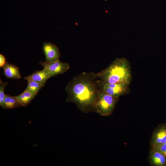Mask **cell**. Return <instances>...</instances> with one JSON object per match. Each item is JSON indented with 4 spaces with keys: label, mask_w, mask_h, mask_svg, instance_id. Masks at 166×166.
I'll return each instance as SVG.
<instances>
[{
    "label": "cell",
    "mask_w": 166,
    "mask_h": 166,
    "mask_svg": "<svg viewBox=\"0 0 166 166\" xmlns=\"http://www.w3.org/2000/svg\"><path fill=\"white\" fill-rule=\"evenodd\" d=\"M98 82L96 73L93 72H83L75 77L65 88L66 101L74 103L83 113L95 112Z\"/></svg>",
    "instance_id": "1"
},
{
    "label": "cell",
    "mask_w": 166,
    "mask_h": 166,
    "mask_svg": "<svg viewBox=\"0 0 166 166\" xmlns=\"http://www.w3.org/2000/svg\"><path fill=\"white\" fill-rule=\"evenodd\" d=\"M96 74L100 81L109 83L129 85L132 79L130 63L124 57L116 58L108 66Z\"/></svg>",
    "instance_id": "2"
},
{
    "label": "cell",
    "mask_w": 166,
    "mask_h": 166,
    "mask_svg": "<svg viewBox=\"0 0 166 166\" xmlns=\"http://www.w3.org/2000/svg\"><path fill=\"white\" fill-rule=\"evenodd\" d=\"M118 99L99 89L95 104V112L102 116L111 115Z\"/></svg>",
    "instance_id": "3"
},
{
    "label": "cell",
    "mask_w": 166,
    "mask_h": 166,
    "mask_svg": "<svg viewBox=\"0 0 166 166\" xmlns=\"http://www.w3.org/2000/svg\"><path fill=\"white\" fill-rule=\"evenodd\" d=\"M129 85L123 84L105 83L100 81L99 79V89L107 94L117 98L129 92Z\"/></svg>",
    "instance_id": "4"
},
{
    "label": "cell",
    "mask_w": 166,
    "mask_h": 166,
    "mask_svg": "<svg viewBox=\"0 0 166 166\" xmlns=\"http://www.w3.org/2000/svg\"><path fill=\"white\" fill-rule=\"evenodd\" d=\"M39 64L49 73L50 77L63 73L69 68L68 63L62 62L59 59L50 62L41 61Z\"/></svg>",
    "instance_id": "5"
},
{
    "label": "cell",
    "mask_w": 166,
    "mask_h": 166,
    "mask_svg": "<svg viewBox=\"0 0 166 166\" xmlns=\"http://www.w3.org/2000/svg\"><path fill=\"white\" fill-rule=\"evenodd\" d=\"M43 51L45 56V61L50 62L59 59L61 53L55 45L49 42L43 44Z\"/></svg>",
    "instance_id": "6"
},
{
    "label": "cell",
    "mask_w": 166,
    "mask_h": 166,
    "mask_svg": "<svg viewBox=\"0 0 166 166\" xmlns=\"http://www.w3.org/2000/svg\"><path fill=\"white\" fill-rule=\"evenodd\" d=\"M150 147L166 143V125L159 126L154 131L150 141Z\"/></svg>",
    "instance_id": "7"
},
{
    "label": "cell",
    "mask_w": 166,
    "mask_h": 166,
    "mask_svg": "<svg viewBox=\"0 0 166 166\" xmlns=\"http://www.w3.org/2000/svg\"><path fill=\"white\" fill-rule=\"evenodd\" d=\"M148 161L152 166H166V158L161 152L152 148L149 151Z\"/></svg>",
    "instance_id": "8"
},
{
    "label": "cell",
    "mask_w": 166,
    "mask_h": 166,
    "mask_svg": "<svg viewBox=\"0 0 166 166\" xmlns=\"http://www.w3.org/2000/svg\"><path fill=\"white\" fill-rule=\"evenodd\" d=\"M50 77L49 73L44 69L42 70L37 71L24 78L26 80L30 79L44 86L47 80Z\"/></svg>",
    "instance_id": "9"
},
{
    "label": "cell",
    "mask_w": 166,
    "mask_h": 166,
    "mask_svg": "<svg viewBox=\"0 0 166 166\" xmlns=\"http://www.w3.org/2000/svg\"><path fill=\"white\" fill-rule=\"evenodd\" d=\"M2 68L3 69L4 74L6 78L14 79L21 78L20 72L17 66L6 62Z\"/></svg>",
    "instance_id": "10"
},
{
    "label": "cell",
    "mask_w": 166,
    "mask_h": 166,
    "mask_svg": "<svg viewBox=\"0 0 166 166\" xmlns=\"http://www.w3.org/2000/svg\"><path fill=\"white\" fill-rule=\"evenodd\" d=\"M22 106V105L15 96L6 95L2 107L4 109H10Z\"/></svg>",
    "instance_id": "11"
},
{
    "label": "cell",
    "mask_w": 166,
    "mask_h": 166,
    "mask_svg": "<svg viewBox=\"0 0 166 166\" xmlns=\"http://www.w3.org/2000/svg\"><path fill=\"white\" fill-rule=\"evenodd\" d=\"M37 94L25 90L24 92L15 96L22 106H27L36 97Z\"/></svg>",
    "instance_id": "12"
},
{
    "label": "cell",
    "mask_w": 166,
    "mask_h": 166,
    "mask_svg": "<svg viewBox=\"0 0 166 166\" xmlns=\"http://www.w3.org/2000/svg\"><path fill=\"white\" fill-rule=\"evenodd\" d=\"M28 82L27 87L25 90L37 94L44 86L30 79L26 80Z\"/></svg>",
    "instance_id": "13"
},
{
    "label": "cell",
    "mask_w": 166,
    "mask_h": 166,
    "mask_svg": "<svg viewBox=\"0 0 166 166\" xmlns=\"http://www.w3.org/2000/svg\"><path fill=\"white\" fill-rule=\"evenodd\" d=\"M8 85L6 82H3L0 79V105L2 106L4 100L6 96L4 93L5 87Z\"/></svg>",
    "instance_id": "14"
},
{
    "label": "cell",
    "mask_w": 166,
    "mask_h": 166,
    "mask_svg": "<svg viewBox=\"0 0 166 166\" xmlns=\"http://www.w3.org/2000/svg\"><path fill=\"white\" fill-rule=\"evenodd\" d=\"M151 148L160 152L166 158V143L156 145Z\"/></svg>",
    "instance_id": "15"
},
{
    "label": "cell",
    "mask_w": 166,
    "mask_h": 166,
    "mask_svg": "<svg viewBox=\"0 0 166 166\" xmlns=\"http://www.w3.org/2000/svg\"><path fill=\"white\" fill-rule=\"evenodd\" d=\"M6 59L4 56L2 54H0V67H2L6 63Z\"/></svg>",
    "instance_id": "16"
}]
</instances>
